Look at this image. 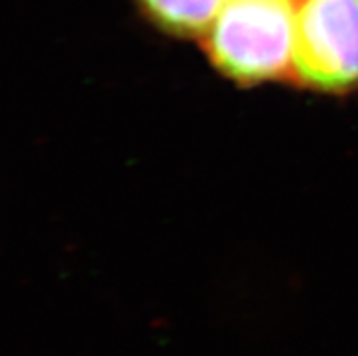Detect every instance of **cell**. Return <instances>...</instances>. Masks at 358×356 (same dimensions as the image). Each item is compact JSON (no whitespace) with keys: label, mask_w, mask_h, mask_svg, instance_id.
Wrapping results in <instances>:
<instances>
[{"label":"cell","mask_w":358,"mask_h":356,"mask_svg":"<svg viewBox=\"0 0 358 356\" xmlns=\"http://www.w3.org/2000/svg\"><path fill=\"white\" fill-rule=\"evenodd\" d=\"M227 0H138L153 24L177 36H204Z\"/></svg>","instance_id":"3"},{"label":"cell","mask_w":358,"mask_h":356,"mask_svg":"<svg viewBox=\"0 0 358 356\" xmlns=\"http://www.w3.org/2000/svg\"><path fill=\"white\" fill-rule=\"evenodd\" d=\"M295 0H227L206 31L217 69L241 84L277 80L293 66Z\"/></svg>","instance_id":"1"},{"label":"cell","mask_w":358,"mask_h":356,"mask_svg":"<svg viewBox=\"0 0 358 356\" xmlns=\"http://www.w3.org/2000/svg\"><path fill=\"white\" fill-rule=\"evenodd\" d=\"M291 69L313 90H358V0L300 2Z\"/></svg>","instance_id":"2"}]
</instances>
